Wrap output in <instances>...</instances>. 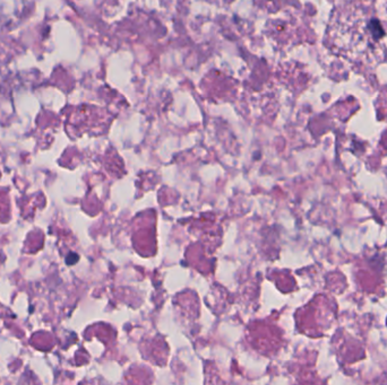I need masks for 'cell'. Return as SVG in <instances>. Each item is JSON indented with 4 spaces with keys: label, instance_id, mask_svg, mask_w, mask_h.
Listing matches in <instances>:
<instances>
[{
    "label": "cell",
    "instance_id": "cell-1",
    "mask_svg": "<svg viewBox=\"0 0 387 385\" xmlns=\"http://www.w3.org/2000/svg\"><path fill=\"white\" fill-rule=\"evenodd\" d=\"M368 27H369V29H370L371 35H373V37L376 40L382 39V37L385 35V31H384V28H383L381 22H379L378 20H376V18L371 20L369 23H368Z\"/></svg>",
    "mask_w": 387,
    "mask_h": 385
},
{
    "label": "cell",
    "instance_id": "cell-2",
    "mask_svg": "<svg viewBox=\"0 0 387 385\" xmlns=\"http://www.w3.org/2000/svg\"><path fill=\"white\" fill-rule=\"evenodd\" d=\"M78 261V256L75 253H69L66 257V262L67 264H74Z\"/></svg>",
    "mask_w": 387,
    "mask_h": 385
}]
</instances>
